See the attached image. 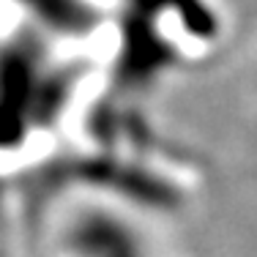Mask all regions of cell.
Instances as JSON below:
<instances>
[{"label": "cell", "mask_w": 257, "mask_h": 257, "mask_svg": "<svg viewBox=\"0 0 257 257\" xmlns=\"http://www.w3.org/2000/svg\"><path fill=\"white\" fill-rule=\"evenodd\" d=\"M254 79H257V74H254Z\"/></svg>", "instance_id": "6da1fadb"}]
</instances>
